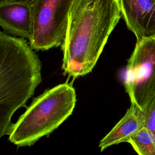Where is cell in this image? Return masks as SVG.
<instances>
[{
  "instance_id": "cell-1",
  "label": "cell",
  "mask_w": 155,
  "mask_h": 155,
  "mask_svg": "<svg viewBox=\"0 0 155 155\" xmlns=\"http://www.w3.org/2000/svg\"><path fill=\"white\" fill-rule=\"evenodd\" d=\"M121 18L117 0H75L61 45L65 74L77 78L89 73Z\"/></svg>"
},
{
  "instance_id": "cell-2",
  "label": "cell",
  "mask_w": 155,
  "mask_h": 155,
  "mask_svg": "<svg viewBox=\"0 0 155 155\" xmlns=\"http://www.w3.org/2000/svg\"><path fill=\"white\" fill-rule=\"evenodd\" d=\"M23 38L0 33V136L8 135L15 112L42 81L41 62Z\"/></svg>"
},
{
  "instance_id": "cell-3",
  "label": "cell",
  "mask_w": 155,
  "mask_h": 155,
  "mask_svg": "<svg viewBox=\"0 0 155 155\" xmlns=\"http://www.w3.org/2000/svg\"><path fill=\"white\" fill-rule=\"evenodd\" d=\"M76 102L75 90L67 83L47 90L12 124L8 140L18 147L33 145L50 135L72 114Z\"/></svg>"
},
{
  "instance_id": "cell-4",
  "label": "cell",
  "mask_w": 155,
  "mask_h": 155,
  "mask_svg": "<svg viewBox=\"0 0 155 155\" xmlns=\"http://www.w3.org/2000/svg\"><path fill=\"white\" fill-rule=\"evenodd\" d=\"M75 0H31L33 14L31 47L47 50L64 41L70 13Z\"/></svg>"
},
{
  "instance_id": "cell-5",
  "label": "cell",
  "mask_w": 155,
  "mask_h": 155,
  "mask_svg": "<svg viewBox=\"0 0 155 155\" xmlns=\"http://www.w3.org/2000/svg\"><path fill=\"white\" fill-rule=\"evenodd\" d=\"M124 86L131 104L142 110L155 90V37L137 41L128 60Z\"/></svg>"
},
{
  "instance_id": "cell-6",
  "label": "cell",
  "mask_w": 155,
  "mask_h": 155,
  "mask_svg": "<svg viewBox=\"0 0 155 155\" xmlns=\"http://www.w3.org/2000/svg\"><path fill=\"white\" fill-rule=\"evenodd\" d=\"M127 28L137 41L155 37V0H117Z\"/></svg>"
},
{
  "instance_id": "cell-7",
  "label": "cell",
  "mask_w": 155,
  "mask_h": 155,
  "mask_svg": "<svg viewBox=\"0 0 155 155\" xmlns=\"http://www.w3.org/2000/svg\"><path fill=\"white\" fill-rule=\"evenodd\" d=\"M0 25L8 33L30 40L33 28L30 1L1 0Z\"/></svg>"
},
{
  "instance_id": "cell-8",
  "label": "cell",
  "mask_w": 155,
  "mask_h": 155,
  "mask_svg": "<svg viewBox=\"0 0 155 155\" xmlns=\"http://www.w3.org/2000/svg\"><path fill=\"white\" fill-rule=\"evenodd\" d=\"M146 119L143 111L131 105L124 116L100 141L101 151L107 148L122 142H128L130 138L145 127Z\"/></svg>"
},
{
  "instance_id": "cell-9",
  "label": "cell",
  "mask_w": 155,
  "mask_h": 155,
  "mask_svg": "<svg viewBox=\"0 0 155 155\" xmlns=\"http://www.w3.org/2000/svg\"><path fill=\"white\" fill-rule=\"evenodd\" d=\"M128 143L139 155H155V136L146 127L132 136Z\"/></svg>"
},
{
  "instance_id": "cell-10",
  "label": "cell",
  "mask_w": 155,
  "mask_h": 155,
  "mask_svg": "<svg viewBox=\"0 0 155 155\" xmlns=\"http://www.w3.org/2000/svg\"><path fill=\"white\" fill-rule=\"evenodd\" d=\"M142 111L146 119L145 127L155 136V90Z\"/></svg>"
},
{
  "instance_id": "cell-11",
  "label": "cell",
  "mask_w": 155,
  "mask_h": 155,
  "mask_svg": "<svg viewBox=\"0 0 155 155\" xmlns=\"http://www.w3.org/2000/svg\"><path fill=\"white\" fill-rule=\"evenodd\" d=\"M8 1H31V0H8Z\"/></svg>"
}]
</instances>
